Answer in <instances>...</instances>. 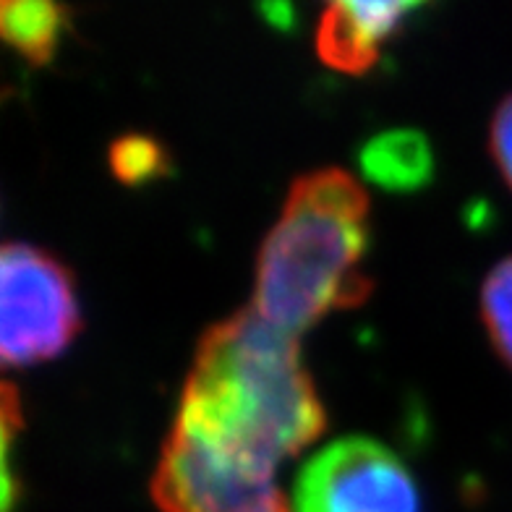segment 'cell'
<instances>
[{
  "instance_id": "cell-12",
  "label": "cell",
  "mask_w": 512,
  "mask_h": 512,
  "mask_svg": "<svg viewBox=\"0 0 512 512\" xmlns=\"http://www.w3.org/2000/svg\"><path fill=\"white\" fill-rule=\"evenodd\" d=\"M489 149H492L499 173L512 191V92L499 102L494 113L492 128H489Z\"/></svg>"
},
{
  "instance_id": "cell-4",
  "label": "cell",
  "mask_w": 512,
  "mask_h": 512,
  "mask_svg": "<svg viewBox=\"0 0 512 512\" xmlns=\"http://www.w3.org/2000/svg\"><path fill=\"white\" fill-rule=\"evenodd\" d=\"M162 512H290L275 468L173 424L149 481Z\"/></svg>"
},
{
  "instance_id": "cell-8",
  "label": "cell",
  "mask_w": 512,
  "mask_h": 512,
  "mask_svg": "<svg viewBox=\"0 0 512 512\" xmlns=\"http://www.w3.org/2000/svg\"><path fill=\"white\" fill-rule=\"evenodd\" d=\"M68 27V8L50 0H6L0 6V34L32 66L53 61L63 29Z\"/></svg>"
},
{
  "instance_id": "cell-7",
  "label": "cell",
  "mask_w": 512,
  "mask_h": 512,
  "mask_svg": "<svg viewBox=\"0 0 512 512\" xmlns=\"http://www.w3.org/2000/svg\"><path fill=\"white\" fill-rule=\"evenodd\" d=\"M358 165L369 183L392 194H411L434 178L432 144L416 128H390L358 149Z\"/></svg>"
},
{
  "instance_id": "cell-6",
  "label": "cell",
  "mask_w": 512,
  "mask_h": 512,
  "mask_svg": "<svg viewBox=\"0 0 512 512\" xmlns=\"http://www.w3.org/2000/svg\"><path fill=\"white\" fill-rule=\"evenodd\" d=\"M416 3H364L337 0L324 6L317 27V55L345 74H366L379 58V48L398 32Z\"/></svg>"
},
{
  "instance_id": "cell-9",
  "label": "cell",
  "mask_w": 512,
  "mask_h": 512,
  "mask_svg": "<svg viewBox=\"0 0 512 512\" xmlns=\"http://www.w3.org/2000/svg\"><path fill=\"white\" fill-rule=\"evenodd\" d=\"M108 165L123 186H144L168 176L170 155L157 139L147 134H123L108 149Z\"/></svg>"
},
{
  "instance_id": "cell-5",
  "label": "cell",
  "mask_w": 512,
  "mask_h": 512,
  "mask_svg": "<svg viewBox=\"0 0 512 512\" xmlns=\"http://www.w3.org/2000/svg\"><path fill=\"white\" fill-rule=\"evenodd\" d=\"M296 512H421L403 460L377 439H337L301 468Z\"/></svg>"
},
{
  "instance_id": "cell-10",
  "label": "cell",
  "mask_w": 512,
  "mask_h": 512,
  "mask_svg": "<svg viewBox=\"0 0 512 512\" xmlns=\"http://www.w3.org/2000/svg\"><path fill=\"white\" fill-rule=\"evenodd\" d=\"M481 319L494 351L512 369V256L494 264L481 285Z\"/></svg>"
},
{
  "instance_id": "cell-1",
  "label": "cell",
  "mask_w": 512,
  "mask_h": 512,
  "mask_svg": "<svg viewBox=\"0 0 512 512\" xmlns=\"http://www.w3.org/2000/svg\"><path fill=\"white\" fill-rule=\"evenodd\" d=\"M176 424L275 468L319 439L327 413L298 337L249 306L202 335Z\"/></svg>"
},
{
  "instance_id": "cell-2",
  "label": "cell",
  "mask_w": 512,
  "mask_h": 512,
  "mask_svg": "<svg viewBox=\"0 0 512 512\" xmlns=\"http://www.w3.org/2000/svg\"><path fill=\"white\" fill-rule=\"evenodd\" d=\"M369 196L340 168L311 170L290 186L256 256L254 309L290 335L371 296Z\"/></svg>"
},
{
  "instance_id": "cell-3",
  "label": "cell",
  "mask_w": 512,
  "mask_h": 512,
  "mask_svg": "<svg viewBox=\"0 0 512 512\" xmlns=\"http://www.w3.org/2000/svg\"><path fill=\"white\" fill-rule=\"evenodd\" d=\"M81 330L74 277L50 251L16 241L0 249V358L32 366L61 356Z\"/></svg>"
},
{
  "instance_id": "cell-11",
  "label": "cell",
  "mask_w": 512,
  "mask_h": 512,
  "mask_svg": "<svg viewBox=\"0 0 512 512\" xmlns=\"http://www.w3.org/2000/svg\"><path fill=\"white\" fill-rule=\"evenodd\" d=\"M16 432H21V403L14 384H3V512H11L16 505V481L11 473V445Z\"/></svg>"
}]
</instances>
